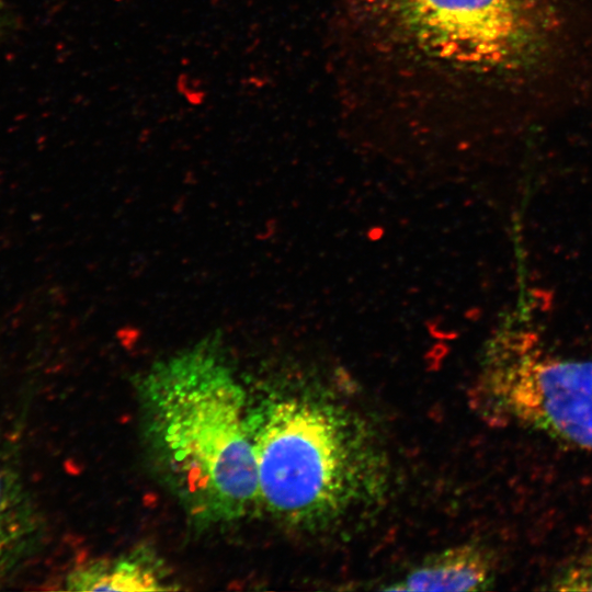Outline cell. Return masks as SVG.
Instances as JSON below:
<instances>
[{
    "label": "cell",
    "instance_id": "8",
    "mask_svg": "<svg viewBox=\"0 0 592 592\" xmlns=\"http://www.w3.org/2000/svg\"><path fill=\"white\" fill-rule=\"evenodd\" d=\"M550 590L592 591V557L582 558L563 568L550 582Z\"/></svg>",
    "mask_w": 592,
    "mask_h": 592
},
{
    "label": "cell",
    "instance_id": "1",
    "mask_svg": "<svg viewBox=\"0 0 592 592\" xmlns=\"http://www.w3.org/2000/svg\"><path fill=\"white\" fill-rule=\"evenodd\" d=\"M138 399L156 464L192 517L231 522L259 502L246 394L214 348L155 364Z\"/></svg>",
    "mask_w": 592,
    "mask_h": 592
},
{
    "label": "cell",
    "instance_id": "6",
    "mask_svg": "<svg viewBox=\"0 0 592 592\" xmlns=\"http://www.w3.org/2000/svg\"><path fill=\"white\" fill-rule=\"evenodd\" d=\"M494 579L493 558L477 545L446 549L413 569L390 590L477 591L486 590Z\"/></svg>",
    "mask_w": 592,
    "mask_h": 592
},
{
    "label": "cell",
    "instance_id": "5",
    "mask_svg": "<svg viewBox=\"0 0 592 592\" xmlns=\"http://www.w3.org/2000/svg\"><path fill=\"white\" fill-rule=\"evenodd\" d=\"M42 515L20 474L0 464V584L37 551Z\"/></svg>",
    "mask_w": 592,
    "mask_h": 592
},
{
    "label": "cell",
    "instance_id": "7",
    "mask_svg": "<svg viewBox=\"0 0 592 592\" xmlns=\"http://www.w3.org/2000/svg\"><path fill=\"white\" fill-rule=\"evenodd\" d=\"M68 591H164L167 574L152 557L133 554L113 559H95L71 570L66 578Z\"/></svg>",
    "mask_w": 592,
    "mask_h": 592
},
{
    "label": "cell",
    "instance_id": "2",
    "mask_svg": "<svg viewBox=\"0 0 592 592\" xmlns=\"http://www.w3.org/2000/svg\"><path fill=\"white\" fill-rule=\"evenodd\" d=\"M344 14L374 59L443 89L512 66L539 26L533 0H345Z\"/></svg>",
    "mask_w": 592,
    "mask_h": 592
},
{
    "label": "cell",
    "instance_id": "3",
    "mask_svg": "<svg viewBox=\"0 0 592 592\" xmlns=\"http://www.w3.org/2000/svg\"><path fill=\"white\" fill-rule=\"evenodd\" d=\"M354 434L344 415L326 403L303 398L272 403L252 425L259 501L299 523L344 509L364 478L365 451Z\"/></svg>",
    "mask_w": 592,
    "mask_h": 592
},
{
    "label": "cell",
    "instance_id": "4",
    "mask_svg": "<svg viewBox=\"0 0 592 592\" xmlns=\"http://www.w3.org/2000/svg\"><path fill=\"white\" fill-rule=\"evenodd\" d=\"M489 419L592 453V361L547 352L528 332L497 342L480 382Z\"/></svg>",
    "mask_w": 592,
    "mask_h": 592
}]
</instances>
